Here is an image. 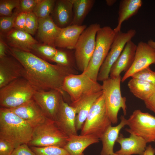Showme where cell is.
<instances>
[{
	"mask_svg": "<svg viewBox=\"0 0 155 155\" xmlns=\"http://www.w3.org/2000/svg\"><path fill=\"white\" fill-rule=\"evenodd\" d=\"M8 51L23 67L24 78L28 80L37 90H56L60 92L63 98L66 93L62 88L64 80L73 73L70 66L51 64L30 52L10 47Z\"/></svg>",
	"mask_w": 155,
	"mask_h": 155,
	"instance_id": "obj_1",
	"label": "cell"
},
{
	"mask_svg": "<svg viewBox=\"0 0 155 155\" xmlns=\"http://www.w3.org/2000/svg\"><path fill=\"white\" fill-rule=\"evenodd\" d=\"M34 128L9 108H0V139L7 140L16 148L31 140Z\"/></svg>",
	"mask_w": 155,
	"mask_h": 155,
	"instance_id": "obj_2",
	"label": "cell"
},
{
	"mask_svg": "<svg viewBox=\"0 0 155 155\" xmlns=\"http://www.w3.org/2000/svg\"><path fill=\"white\" fill-rule=\"evenodd\" d=\"M37 90L26 79L21 78L0 88L1 107L12 108L31 99Z\"/></svg>",
	"mask_w": 155,
	"mask_h": 155,
	"instance_id": "obj_3",
	"label": "cell"
},
{
	"mask_svg": "<svg viewBox=\"0 0 155 155\" xmlns=\"http://www.w3.org/2000/svg\"><path fill=\"white\" fill-rule=\"evenodd\" d=\"M117 33L109 26L101 27L96 36L94 50L87 67L82 73L97 81L100 69L106 59Z\"/></svg>",
	"mask_w": 155,
	"mask_h": 155,
	"instance_id": "obj_4",
	"label": "cell"
},
{
	"mask_svg": "<svg viewBox=\"0 0 155 155\" xmlns=\"http://www.w3.org/2000/svg\"><path fill=\"white\" fill-rule=\"evenodd\" d=\"M69 137L58 127L55 121L48 119L34 128L31 140L28 145L29 146L63 148Z\"/></svg>",
	"mask_w": 155,
	"mask_h": 155,
	"instance_id": "obj_5",
	"label": "cell"
},
{
	"mask_svg": "<svg viewBox=\"0 0 155 155\" xmlns=\"http://www.w3.org/2000/svg\"><path fill=\"white\" fill-rule=\"evenodd\" d=\"M121 75L115 78H109L103 81L102 85L107 115L112 124L118 122V114L121 108L124 115L127 114L126 98L121 95Z\"/></svg>",
	"mask_w": 155,
	"mask_h": 155,
	"instance_id": "obj_6",
	"label": "cell"
},
{
	"mask_svg": "<svg viewBox=\"0 0 155 155\" xmlns=\"http://www.w3.org/2000/svg\"><path fill=\"white\" fill-rule=\"evenodd\" d=\"M62 88L69 96L71 103L102 91L101 85L83 73L67 76L64 80Z\"/></svg>",
	"mask_w": 155,
	"mask_h": 155,
	"instance_id": "obj_7",
	"label": "cell"
},
{
	"mask_svg": "<svg viewBox=\"0 0 155 155\" xmlns=\"http://www.w3.org/2000/svg\"><path fill=\"white\" fill-rule=\"evenodd\" d=\"M111 124L107 114L102 94L91 107L81 129L80 135L92 134L100 140Z\"/></svg>",
	"mask_w": 155,
	"mask_h": 155,
	"instance_id": "obj_8",
	"label": "cell"
},
{
	"mask_svg": "<svg viewBox=\"0 0 155 155\" xmlns=\"http://www.w3.org/2000/svg\"><path fill=\"white\" fill-rule=\"evenodd\" d=\"M101 28L97 23L90 24L83 31L78 40L74 49L77 66L82 72L88 67L94 50L97 32Z\"/></svg>",
	"mask_w": 155,
	"mask_h": 155,
	"instance_id": "obj_9",
	"label": "cell"
},
{
	"mask_svg": "<svg viewBox=\"0 0 155 155\" xmlns=\"http://www.w3.org/2000/svg\"><path fill=\"white\" fill-rule=\"evenodd\" d=\"M125 131L140 137L147 143L155 142V117L140 110H135L127 119Z\"/></svg>",
	"mask_w": 155,
	"mask_h": 155,
	"instance_id": "obj_10",
	"label": "cell"
},
{
	"mask_svg": "<svg viewBox=\"0 0 155 155\" xmlns=\"http://www.w3.org/2000/svg\"><path fill=\"white\" fill-rule=\"evenodd\" d=\"M136 34L135 30L131 29L127 32L121 31L116 34L110 49L100 69L97 81L103 82L109 78L113 65L121 53L127 43L131 40Z\"/></svg>",
	"mask_w": 155,
	"mask_h": 155,
	"instance_id": "obj_11",
	"label": "cell"
},
{
	"mask_svg": "<svg viewBox=\"0 0 155 155\" xmlns=\"http://www.w3.org/2000/svg\"><path fill=\"white\" fill-rule=\"evenodd\" d=\"M32 98L47 117L55 121L63 98L61 93L54 90H36Z\"/></svg>",
	"mask_w": 155,
	"mask_h": 155,
	"instance_id": "obj_12",
	"label": "cell"
},
{
	"mask_svg": "<svg viewBox=\"0 0 155 155\" xmlns=\"http://www.w3.org/2000/svg\"><path fill=\"white\" fill-rule=\"evenodd\" d=\"M155 64V49L147 43L141 41L137 45L133 63L121 78L124 82L134 74Z\"/></svg>",
	"mask_w": 155,
	"mask_h": 155,
	"instance_id": "obj_13",
	"label": "cell"
},
{
	"mask_svg": "<svg viewBox=\"0 0 155 155\" xmlns=\"http://www.w3.org/2000/svg\"><path fill=\"white\" fill-rule=\"evenodd\" d=\"M9 109L34 128L48 119L33 98L19 106Z\"/></svg>",
	"mask_w": 155,
	"mask_h": 155,
	"instance_id": "obj_14",
	"label": "cell"
},
{
	"mask_svg": "<svg viewBox=\"0 0 155 155\" xmlns=\"http://www.w3.org/2000/svg\"><path fill=\"white\" fill-rule=\"evenodd\" d=\"M24 73L22 65L13 56L6 55L0 58V88L16 79L24 78Z\"/></svg>",
	"mask_w": 155,
	"mask_h": 155,
	"instance_id": "obj_15",
	"label": "cell"
},
{
	"mask_svg": "<svg viewBox=\"0 0 155 155\" xmlns=\"http://www.w3.org/2000/svg\"><path fill=\"white\" fill-rule=\"evenodd\" d=\"M75 109L62 99L55 121L58 127L69 137L77 135Z\"/></svg>",
	"mask_w": 155,
	"mask_h": 155,
	"instance_id": "obj_16",
	"label": "cell"
},
{
	"mask_svg": "<svg viewBox=\"0 0 155 155\" xmlns=\"http://www.w3.org/2000/svg\"><path fill=\"white\" fill-rule=\"evenodd\" d=\"M137 46L131 40L127 43L111 68L109 75L110 78H116L120 75L121 72H126L129 69L134 60Z\"/></svg>",
	"mask_w": 155,
	"mask_h": 155,
	"instance_id": "obj_17",
	"label": "cell"
},
{
	"mask_svg": "<svg viewBox=\"0 0 155 155\" xmlns=\"http://www.w3.org/2000/svg\"><path fill=\"white\" fill-rule=\"evenodd\" d=\"M87 27L86 25H71L61 28L56 39L55 47L74 49L80 35Z\"/></svg>",
	"mask_w": 155,
	"mask_h": 155,
	"instance_id": "obj_18",
	"label": "cell"
},
{
	"mask_svg": "<svg viewBox=\"0 0 155 155\" xmlns=\"http://www.w3.org/2000/svg\"><path fill=\"white\" fill-rule=\"evenodd\" d=\"M116 142L120 144V149L115 153L122 155H143L147 143L141 137L130 134L129 137H125L120 133Z\"/></svg>",
	"mask_w": 155,
	"mask_h": 155,
	"instance_id": "obj_19",
	"label": "cell"
},
{
	"mask_svg": "<svg viewBox=\"0 0 155 155\" xmlns=\"http://www.w3.org/2000/svg\"><path fill=\"white\" fill-rule=\"evenodd\" d=\"M51 15L54 22L59 28H63L71 25L73 18L71 0H56Z\"/></svg>",
	"mask_w": 155,
	"mask_h": 155,
	"instance_id": "obj_20",
	"label": "cell"
},
{
	"mask_svg": "<svg viewBox=\"0 0 155 155\" xmlns=\"http://www.w3.org/2000/svg\"><path fill=\"white\" fill-rule=\"evenodd\" d=\"M6 38L11 47L28 52H31L32 46L38 43L25 31L14 28L7 33Z\"/></svg>",
	"mask_w": 155,
	"mask_h": 155,
	"instance_id": "obj_21",
	"label": "cell"
},
{
	"mask_svg": "<svg viewBox=\"0 0 155 155\" xmlns=\"http://www.w3.org/2000/svg\"><path fill=\"white\" fill-rule=\"evenodd\" d=\"M37 36L43 44L54 47L56 39L61 28L55 23L51 16L38 18Z\"/></svg>",
	"mask_w": 155,
	"mask_h": 155,
	"instance_id": "obj_22",
	"label": "cell"
},
{
	"mask_svg": "<svg viewBox=\"0 0 155 155\" xmlns=\"http://www.w3.org/2000/svg\"><path fill=\"white\" fill-rule=\"evenodd\" d=\"M100 140L92 134L72 135L69 136L63 148L70 155H84L83 152L87 148L98 143Z\"/></svg>",
	"mask_w": 155,
	"mask_h": 155,
	"instance_id": "obj_23",
	"label": "cell"
},
{
	"mask_svg": "<svg viewBox=\"0 0 155 155\" xmlns=\"http://www.w3.org/2000/svg\"><path fill=\"white\" fill-rule=\"evenodd\" d=\"M102 94V90L84 97L69 104L76 111L75 125L77 131L81 130L91 107Z\"/></svg>",
	"mask_w": 155,
	"mask_h": 155,
	"instance_id": "obj_24",
	"label": "cell"
},
{
	"mask_svg": "<svg viewBox=\"0 0 155 155\" xmlns=\"http://www.w3.org/2000/svg\"><path fill=\"white\" fill-rule=\"evenodd\" d=\"M121 121L115 126H109L104 133L100 140L102 143L100 155H111L113 154L114 146L119 136L121 129L127 125V119L124 116L120 118Z\"/></svg>",
	"mask_w": 155,
	"mask_h": 155,
	"instance_id": "obj_25",
	"label": "cell"
},
{
	"mask_svg": "<svg viewBox=\"0 0 155 155\" xmlns=\"http://www.w3.org/2000/svg\"><path fill=\"white\" fill-rule=\"evenodd\" d=\"M141 0H122L119 3L118 24L114 29L117 33L121 31V25L125 21L135 15L142 5Z\"/></svg>",
	"mask_w": 155,
	"mask_h": 155,
	"instance_id": "obj_26",
	"label": "cell"
},
{
	"mask_svg": "<svg viewBox=\"0 0 155 155\" xmlns=\"http://www.w3.org/2000/svg\"><path fill=\"white\" fill-rule=\"evenodd\" d=\"M127 85L131 92L144 101L148 98L155 91V86L145 81L132 78Z\"/></svg>",
	"mask_w": 155,
	"mask_h": 155,
	"instance_id": "obj_27",
	"label": "cell"
},
{
	"mask_svg": "<svg viewBox=\"0 0 155 155\" xmlns=\"http://www.w3.org/2000/svg\"><path fill=\"white\" fill-rule=\"evenodd\" d=\"M73 18L71 25L81 26L95 2L94 0H71Z\"/></svg>",
	"mask_w": 155,
	"mask_h": 155,
	"instance_id": "obj_28",
	"label": "cell"
},
{
	"mask_svg": "<svg viewBox=\"0 0 155 155\" xmlns=\"http://www.w3.org/2000/svg\"><path fill=\"white\" fill-rule=\"evenodd\" d=\"M57 51L55 47L44 44L37 43L32 46V52H34L36 54L35 55L44 60L51 61Z\"/></svg>",
	"mask_w": 155,
	"mask_h": 155,
	"instance_id": "obj_29",
	"label": "cell"
},
{
	"mask_svg": "<svg viewBox=\"0 0 155 155\" xmlns=\"http://www.w3.org/2000/svg\"><path fill=\"white\" fill-rule=\"evenodd\" d=\"M55 0H41L33 12L38 18H42L50 16L54 7Z\"/></svg>",
	"mask_w": 155,
	"mask_h": 155,
	"instance_id": "obj_30",
	"label": "cell"
},
{
	"mask_svg": "<svg viewBox=\"0 0 155 155\" xmlns=\"http://www.w3.org/2000/svg\"><path fill=\"white\" fill-rule=\"evenodd\" d=\"M36 155H70L63 148L56 146H29Z\"/></svg>",
	"mask_w": 155,
	"mask_h": 155,
	"instance_id": "obj_31",
	"label": "cell"
},
{
	"mask_svg": "<svg viewBox=\"0 0 155 155\" xmlns=\"http://www.w3.org/2000/svg\"><path fill=\"white\" fill-rule=\"evenodd\" d=\"M20 3L19 0H0V16H4L12 15L13 9L15 8H18Z\"/></svg>",
	"mask_w": 155,
	"mask_h": 155,
	"instance_id": "obj_32",
	"label": "cell"
},
{
	"mask_svg": "<svg viewBox=\"0 0 155 155\" xmlns=\"http://www.w3.org/2000/svg\"><path fill=\"white\" fill-rule=\"evenodd\" d=\"M38 26V18L33 12L27 13L25 25V31L30 34H34Z\"/></svg>",
	"mask_w": 155,
	"mask_h": 155,
	"instance_id": "obj_33",
	"label": "cell"
},
{
	"mask_svg": "<svg viewBox=\"0 0 155 155\" xmlns=\"http://www.w3.org/2000/svg\"><path fill=\"white\" fill-rule=\"evenodd\" d=\"M19 12H16L10 16H1L0 18V29L3 32L7 33L14 28L16 18Z\"/></svg>",
	"mask_w": 155,
	"mask_h": 155,
	"instance_id": "obj_34",
	"label": "cell"
},
{
	"mask_svg": "<svg viewBox=\"0 0 155 155\" xmlns=\"http://www.w3.org/2000/svg\"><path fill=\"white\" fill-rule=\"evenodd\" d=\"M131 77L145 81L155 86V72L149 67L136 73Z\"/></svg>",
	"mask_w": 155,
	"mask_h": 155,
	"instance_id": "obj_35",
	"label": "cell"
},
{
	"mask_svg": "<svg viewBox=\"0 0 155 155\" xmlns=\"http://www.w3.org/2000/svg\"><path fill=\"white\" fill-rule=\"evenodd\" d=\"M41 0H20L18 9L19 12L27 13L32 12L37 4Z\"/></svg>",
	"mask_w": 155,
	"mask_h": 155,
	"instance_id": "obj_36",
	"label": "cell"
},
{
	"mask_svg": "<svg viewBox=\"0 0 155 155\" xmlns=\"http://www.w3.org/2000/svg\"><path fill=\"white\" fill-rule=\"evenodd\" d=\"M51 61L60 65L64 66H69V61L67 53L58 50L56 53Z\"/></svg>",
	"mask_w": 155,
	"mask_h": 155,
	"instance_id": "obj_37",
	"label": "cell"
},
{
	"mask_svg": "<svg viewBox=\"0 0 155 155\" xmlns=\"http://www.w3.org/2000/svg\"><path fill=\"white\" fill-rule=\"evenodd\" d=\"M15 148L9 142L0 139V155H11Z\"/></svg>",
	"mask_w": 155,
	"mask_h": 155,
	"instance_id": "obj_38",
	"label": "cell"
},
{
	"mask_svg": "<svg viewBox=\"0 0 155 155\" xmlns=\"http://www.w3.org/2000/svg\"><path fill=\"white\" fill-rule=\"evenodd\" d=\"M27 13L21 12H19L18 13L15 20L14 28L25 31L26 19Z\"/></svg>",
	"mask_w": 155,
	"mask_h": 155,
	"instance_id": "obj_39",
	"label": "cell"
},
{
	"mask_svg": "<svg viewBox=\"0 0 155 155\" xmlns=\"http://www.w3.org/2000/svg\"><path fill=\"white\" fill-rule=\"evenodd\" d=\"M27 144H21L16 148L11 155H36Z\"/></svg>",
	"mask_w": 155,
	"mask_h": 155,
	"instance_id": "obj_40",
	"label": "cell"
},
{
	"mask_svg": "<svg viewBox=\"0 0 155 155\" xmlns=\"http://www.w3.org/2000/svg\"><path fill=\"white\" fill-rule=\"evenodd\" d=\"M144 102L146 108L155 114V91Z\"/></svg>",
	"mask_w": 155,
	"mask_h": 155,
	"instance_id": "obj_41",
	"label": "cell"
},
{
	"mask_svg": "<svg viewBox=\"0 0 155 155\" xmlns=\"http://www.w3.org/2000/svg\"><path fill=\"white\" fill-rule=\"evenodd\" d=\"M6 45L1 38L0 40V58L7 55L6 54Z\"/></svg>",
	"mask_w": 155,
	"mask_h": 155,
	"instance_id": "obj_42",
	"label": "cell"
},
{
	"mask_svg": "<svg viewBox=\"0 0 155 155\" xmlns=\"http://www.w3.org/2000/svg\"><path fill=\"white\" fill-rule=\"evenodd\" d=\"M155 153V149L149 145L146 147L143 155H154Z\"/></svg>",
	"mask_w": 155,
	"mask_h": 155,
	"instance_id": "obj_43",
	"label": "cell"
},
{
	"mask_svg": "<svg viewBox=\"0 0 155 155\" xmlns=\"http://www.w3.org/2000/svg\"><path fill=\"white\" fill-rule=\"evenodd\" d=\"M147 43L151 47L155 49V41L152 40H150L148 41Z\"/></svg>",
	"mask_w": 155,
	"mask_h": 155,
	"instance_id": "obj_44",
	"label": "cell"
},
{
	"mask_svg": "<svg viewBox=\"0 0 155 155\" xmlns=\"http://www.w3.org/2000/svg\"><path fill=\"white\" fill-rule=\"evenodd\" d=\"M116 0H106V4L108 6H111L113 5L116 2Z\"/></svg>",
	"mask_w": 155,
	"mask_h": 155,
	"instance_id": "obj_45",
	"label": "cell"
},
{
	"mask_svg": "<svg viewBox=\"0 0 155 155\" xmlns=\"http://www.w3.org/2000/svg\"><path fill=\"white\" fill-rule=\"evenodd\" d=\"M111 155H122L119 154H117L115 153H114L113 154Z\"/></svg>",
	"mask_w": 155,
	"mask_h": 155,
	"instance_id": "obj_46",
	"label": "cell"
}]
</instances>
